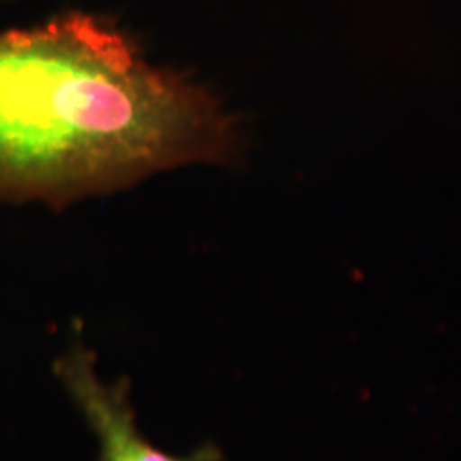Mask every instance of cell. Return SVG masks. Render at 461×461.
<instances>
[{
  "mask_svg": "<svg viewBox=\"0 0 461 461\" xmlns=\"http://www.w3.org/2000/svg\"><path fill=\"white\" fill-rule=\"evenodd\" d=\"M240 129L115 23L66 13L0 32V203L62 209L238 158Z\"/></svg>",
  "mask_w": 461,
  "mask_h": 461,
  "instance_id": "1",
  "label": "cell"
},
{
  "mask_svg": "<svg viewBox=\"0 0 461 461\" xmlns=\"http://www.w3.org/2000/svg\"><path fill=\"white\" fill-rule=\"evenodd\" d=\"M53 371L67 395L98 439V461H224L221 446L203 443L192 453L176 456L152 445L139 429L133 409L131 379L106 383L96 371V356L81 335L74 337Z\"/></svg>",
  "mask_w": 461,
  "mask_h": 461,
  "instance_id": "2",
  "label": "cell"
},
{
  "mask_svg": "<svg viewBox=\"0 0 461 461\" xmlns=\"http://www.w3.org/2000/svg\"><path fill=\"white\" fill-rule=\"evenodd\" d=\"M5 2H14V0H0V4H5Z\"/></svg>",
  "mask_w": 461,
  "mask_h": 461,
  "instance_id": "3",
  "label": "cell"
}]
</instances>
